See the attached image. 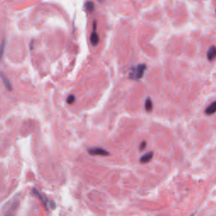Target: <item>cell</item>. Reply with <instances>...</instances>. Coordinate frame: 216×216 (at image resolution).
I'll return each mask as SVG.
<instances>
[{
	"instance_id": "6da1fadb",
	"label": "cell",
	"mask_w": 216,
	"mask_h": 216,
	"mask_svg": "<svg viewBox=\"0 0 216 216\" xmlns=\"http://www.w3.org/2000/svg\"><path fill=\"white\" fill-rule=\"evenodd\" d=\"M33 193L35 194V196L38 198L40 201L42 202V203L43 204V206L46 208V209H53V208H55V203H54V202L51 201L49 198H48L46 195H44L42 194V192H40L37 190V189H36V188H33Z\"/></svg>"
},
{
	"instance_id": "7a4b0ae2",
	"label": "cell",
	"mask_w": 216,
	"mask_h": 216,
	"mask_svg": "<svg viewBox=\"0 0 216 216\" xmlns=\"http://www.w3.org/2000/svg\"><path fill=\"white\" fill-rule=\"evenodd\" d=\"M146 65L145 64H139L138 66H136L135 68H133L132 72L130 73L129 77L132 79H136V80H139L140 79H142V77L144 76V71L146 69Z\"/></svg>"
},
{
	"instance_id": "3957f363",
	"label": "cell",
	"mask_w": 216,
	"mask_h": 216,
	"mask_svg": "<svg viewBox=\"0 0 216 216\" xmlns=\"http://www.w3.org/2000/svg\"><path fill=\"white\" fill-rule=\"evenodd\" d=\"M88 152L89 154L91 155H101V156H107L109 155L110 153L106 150L103 148H100V147H93V148H90L88 149Z\"/></svg>"
},
{
	"instance_id": "277c9868",
	"label": "cell",
	"mask_w": 216,
	"mask_h": 216,
	"mask_svg": "<svg viewBox=\"0 0 216 216\" xmlns=\"http://www.w3.org/2000/svg\"><path fill=\"white\" fill-rule=\"evenodd\" d=\"M96 22H94V30L91 35V42L93 46H96L97 44L99 43L100 42V38H99V36L98 34L96 33Z\"/></svg>"
},
{
	"instance_id": "5b68a950",
	"label": "cell",
	"mask_w": 216,
	"mask_h": 216,
	"mask_svg": "<svg viewBox=\"0 0 216 216\" xmlns=\"http://www.w3.org/2000/svg\"><path fill=\"white\" fill-rule=\"evenodd\" d=\"M207 58L209 61L214 60L216 58V48L215 46H213L211 48H209V49L208 50L207 52Z\"/></svg>"
},
{
	"instance_id": "8992f818",
	"label": "cell",
	"mask_w": 216,
	"mask_h": 216,
	"mask_svg": "<svg viewBox=\"0 0 216 216\" xmlns=\"http://www.w3.org/2000/svg\"><path fill=\"white\" fill-rule=\"evenodd\" d=\"M216 112V101H214L209 106L205 109V114L206 115H213Z\"/></svg>"
},
{
	"instance_id": "52a82bcc",
	"label": "cell",
	"mask_w": 216,
	"mask_h": 216,
	"mask_svg": "<svg viewBox=\"0 0 216 216\" xmlns=\"http://www.w3.org/2000/svg\"><path fill=\"white\" fill-rule=\"evenodd\" d=\"M153 158V152H148L144 154L141 158H140V162L141 163H148Z\"/></svg>"
},
{
	"instance_id": "ba28073f",
	"label": "cell",
	"mask_w": 216,
	"mask_h": 216,
	"mask_svg": "<svg viewBox=\"0 0 216 216\" xmlns=\"http://www.w3.org/2000/svg\"><path fill=\"white\" fill-rule=\"evenodd\" d=\"M1 77H2V79H3L5 87H6V88H7V89H8L10 91H12V86H11V84H10V82L9 81V79L5 77L4 74L3 73H1Z\"/></svg>"
},
{
	"instance_id": "9c48e42d",
	"label": "cell",
	"mask_w": 216,
	"mask_h": 216,
	"mask_svg": "<svg viewBox=\"0 0 216 216\" xmlns=\"http://www.w3.org/2000/svg\"><path fill=\"white\" fill-rule=\"evenodd\" d=\"M17 205H18V203L16 202V203H15L12 205V207L10 208V209H9V211L5 214L4 216H15V211L16 210Z\"/></svg>"
},
{
	"instance_id": "30bf717a",
	"label": "cell",
	"mask_w": 216,
	"mask_h": 216,
	"mask_svg": "<svg viewBox=\"0 0 216 216\" xmlns=\"http://www.w3.org/2000/svg\"><path fill=\"white\" fill-rule=\"evenodd\" d=\"M153 108V104H152V101L150 98H147V100L145 101V110L147 111H151Z\"/></svg>"
},
{
	"instance_id": "8fae6325",
	"label": "cell",
	"mask_w": 216,
	"mask_h": 216,
	"mask_svg": "<svg viewBox=\"0 0 216 216\" xmlns=\"http://www.w3.org/2000/svg\"><path fill=\"white\" fill-rule=\"evenodd\" d=\"M74 101H75V96H73V95H69V96H68V99H67L68 104L71 105V104H73Z\"/></svg>"
},
{
	"instance_id": "7c38bea8",
	"label": "cell",
	"mask_w": 216,
	"mask_h": 216,
	"mask_svg": "<svg viewBox=\"0 0 216 216\" xmlns=\"http://www.w3.org/2000/svg\"><path fill=\"white\" fill-rule=\"evenodd\" d=\"M86 9L90 12H92L94 10V9H95V5H94V4L92 2H88V3H86Z\"/></svg>"
},
{
	"instance_id": "4fadbf2b",
	"label": "cell",
	"mask_w": 216,
	"mask_h": 216,
	"mask_svg": "<svg viewBox=\"0 0 216 216\" xmlns=\"http://www.w3.org/2000/svg\"><path fill=\"white\" fill-rule=\"evenodd\" d=\"M145 147H146V142L143 141V142L141 143V144H140V148H139V149H141V150H143Z\"/></svg>"
},
{
	"instance_id": "5bb4252c",
	"label": "cell",
	"mask_w": 216,
	"mask_h": 216,
	"mask_svg": "<svg viewBox=\"0 0 216 216\" xmlns=\"http://www.w3.org/2000/svg\"><path fill=\"white\" fill-rule=\"evenodd\" d=\"M98 1H99L100 3H103V2H105L106 0H98Z\"/></svg>"
}]
</instances>
